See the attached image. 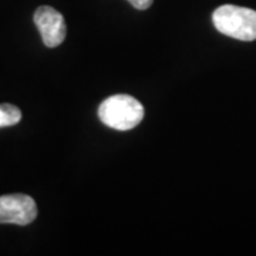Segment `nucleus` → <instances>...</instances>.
Masks as SVG:
<instances>
[{
	"mask_svg": "<svg viewBox=\"0 0 256 256\" xmlns=\"http://www.w3.org/2000/svg\"><path fill=\"white\" fill-rule=\"evenodd\" d=\"M98 118L107 127L127 131L137 127L144 118V107L134 97L116 94L104 100L98 107Z\"/></svg>",
	"mask_w": 256,
	"mask_h": 256,
	"instance_id": "1",
	"label": "nucleus"
},
{
	"mask_svg": "<svg viewBox=\"0 0 256 256\" xmlns=\"http://www.w3.org/2000/svg\"><path fill=\"white\" fill-rule=\"evenodd\" d=\"M212 22L216 30L225 36L242 42L256 40L255 10L234 4H224L215 9Z\"/></svg>",
	"mask_w": 256,
	"mask_h": 256,
	"instance_id": "2",
	"label": "nucleus"
},
{
	"mask_svg": "<svg viewBox=\"0 0 256 256\" xmlns=\"http://www.w3.org/2000/svg\"><path fill=\"white\" fill-rule=\"evenodd\" d=\"M37 216L34 200L24 194H12L0 196V224L28 225Z\"/></svg>",
	"mask_w": 256,
	"mask_h": 256,
	"instance_id": "3",
	"label": "nucleus"
},
{
	"mask_svg": "<svg viewBox=\"0 0 256 256\" xmlns=\"http://www.w3.org/2000/svg\"><path fill=\"white\" fill-rule=\"evenodd\" d=\"M33 20L40 32L44 46L53 48L63 43L67 34V28L63 14L60 12L50 6H40L34 12Z\"/></svg>",
	"mask_w": 256,
	"mask_h": 256,
	"instance_id": "4",
	"label": "nucleus"
},
{
	"mask_svg": "<svg viewBox=\"0 0 256 256\" xmlns=\"http://www.w3.org/2000/svg\"><path fill=\"white\" fill-rule=\"evenodd\" d=\"M22 120V111L18 107L4 102L0 104V128L13 127L20 122Z\"/></svg>",
	"mask_w": 256,
	"mask_h": 256,
	"instance_id": "5",
	"label": "nucleus"
},
{
	"mask_svg": "<svg viewBox=\"0 0 256 256\" xmlns=\"http://www.w3.org/2000/svg\"><path fill=\"white\" fill-rule=\"evenodd\" d=\"M136 9L138 10H146L151 8V4H152V2L154 0H128Z\"/></svg>",
	"mask_w": 256,
	"mask_h": 256,
	"instance_id": "6",
	"label": "nucleus"
}]
</instances>
